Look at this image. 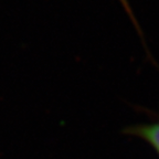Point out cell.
Segmentation results:
<instances>
[{"label": "cell", "instance_id": "2", "mask_svg": "<svg viewBox=\"0 0 159 159\" xmlns=\"http://www.w3.org/2000/svg\"><path fill=\"white\" fill-rule=\"evenodd\" d=\"M117 1L119 2V5H120L123 8H124L125 12L127 13L128 18L130 19V21L133 22V25H134V27H135V29H136V31L139 33V34H140L142 39L144 40V37H143V32H142V29H140V27H139L138 21H137L136 17H135V15H134V11H133L132 7H130V5H129V1H128V0H117Z\"/></svg>", "mask_w": 159, "mask_h": 159}, {"label": "cell", "instance_id": "1", "mask_svg": "<svg viewBox=\"0 0 159 159\" xmlns=\"http://www.w3.org/2000/svg\"><path fill=\"white\" fill-rule=\"evenodd\" d=\"M125 133L147 143L159 157V117L157 120L148 124L128 127Z\"/></svg>", "mask_w": 159, "mask_h": 159}]
</instances>
